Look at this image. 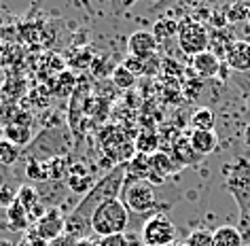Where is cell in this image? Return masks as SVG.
<instances>
[{
  "label": "cell",
  "mask_w": 250,
  "mask_h": 246,
  "mask_svg": "<svg viewBox=\"0 0 250 246\" xmlns=\"http://www.w3.org/2000/svg\"><path fill=\"white\" fill-rule=\"evenodd\" d=\"M125 185V166L112 168L108 174L93 182V187L85 193V198L72 208V212L66 217V233L77 240L87 238L91 231V217L102 204L110 200H119Z\"/></svg>",
  "instance_id": "1"
},
{
  "label": "cell",
  "mask_w": 250,
  "mask_h": 246,
  "mask_svg": "<svg viewBox=\"0 0 250 246\" xmlns=\"http://www.w3.org/2000/svg\"><path fill=\"white\" fill-rule=\"evenodd\" d=\"M70 149V134L64 128H47L42 130L34 140L23 149V155L28 159L49 161L53 157H66Z\"/></svg>",
  "instance_id": "2"
},
{
  "label": "cell",
  "mask_w": 250,
  "mask_h": 246,
  "mask_svg": "<svg viewBox=\"0 0 250 246\" xmlns=\"http://www.w3.org/2000/svg\"><path fill=\"white\" fill-rule=\"evenodd\" d=\"M127 227H129V210L125 208L121 198L102 204L91 217V231L98 238L125 233Z\"/></svg>",
  "instance_id": "3"
},
{
  "label": "cell",
  "mask_w": 250,
  "mask_h": 246,
  "mask_svg": "<svg viewBox=\"0 0 250 246\" xmlns=\"http://www.w3.org/2000/svg\"><path fill=\"white\" fill-rule=\"evenodd\" d=\"M225 189L237 204V210L244 212L250 206V161L246 157H237L233 163L223 170Z\"/></svg>",
  "instance_id": "4"
},
{
  "label": "cell",
  "mask_w": 250,
  "mask_h": 246,
  "mask_svg": "<svg viewBox=\"0 0 250 246\" xmlns=\"http://www.w3.org/2000/svg\"><path fill=\"white\" fill-rule=\"evenodd\" d=\"M121 195L125 208L134 214H142V217L151 219L155 214L153 210H157L155 189L151 180H125Z\"/></svg>",
  "instance_id": "5"
},
{
  "label": "cell",
  "mask_w": 250,
  "mask_h": 246,
  "mask_svg": "<svg viewBox=\"0 0 250 246\" xmlns=\"http://www.w3.org/2000/svg\"><path fill=\"white\" fill-rule=\"evenodd\" d=\"M178 229L164 212H155L142 225V244L145 246H170L176 240Z\"/></svg>",
  "instance_id": "6"
},
{
  "label": "cell",
  "mask_w": 250,
  "mask_h": 246,
  "mask_svg": "<svg viewBox=\"0 0 250 246\" xmlns=\"http://www.w3.org/2000/svg\"><path fill=\"white\" fill-rule=\"evenodd\" d=\"M178 45L185 53H191L193 58L204 51H208V43L210 34L206 30L204 23H199L195 20H187L183 23H178Z\"/></svg>",
  "instance_id": "7"
},
{
  "label": "cell",
  "mask_w": 250,
  "mask_h": 246,
  "mask_svg": "<svg viewBox=\"0 0 250 246\" xmlns=\"http://www.w3.org/2000/svg\"><path fill=\"white\" fill-rule=\"evenodd\" d=\"M36 238H41L42 242L51 244L60 236L66 233V217L62 214L60 208H49L42 217L36 221Z\"/></svg>",
  "instance_id": "8"
},
{
  "label": "cell",
  "mask_w": 250,
  "mask_h": 246,
  "mask_svg": "<svg viewBox=\"0 0 250 246\" xmlns=\"http://www.w3.org/2000/svg\"><path fill=\"white\" fill-rule=\"evenodd\" d=\"M127 51L132 58L136 60H148L153 58L155 51H157V41H155L153 32H146V30H138L129 36L127 41Z\"/></svg>",
  "instance_id": "9"
},
{
  "label": "cell",
  "mask_w": 250,
  "mask_h": 246,
  "mask_svg": "<svg viewBox=\"0 0 250 246\" xmlns=\"http://www.w3.org/2000/svg\"><path fill=\"white\" fill-rule=\"evenodd\" d=\"M36 187V193L41 198V204L47 208H60V204L64 201L66 193H68V187L64 185V180H45V182H39Z\"/></svg>",
  "instance_id": "10"
},
{
  "label": "cell",
  "mask_w": 250,
  "mask_h": 246,
  "mask_svg": "<svg viewBox=\"0 0 250 246\" xmlns=\"http://www.w3.org/2000/svg\"><path fill=\"white\" fill-rule=\"evenodd\" d=\"M225 64L235 72H250V41H233L225 55Z\"/></svg>",
  "instance_id": "11"
},
{
  "label": "cell",
  "mask_w": 250,
  "mask_h": 246,
  "mask_svg": "<svg viewBox=\"0 0 250 246\" xmlns=\"http://www.w3.org/2000/svg\"><path fill=\"white\" fill-rule=\"evenodd\" d=\"M193 151L199 155V157H206V155H212L218 147V138L214 132H193L191 138H189Z\"/></svg>",
  "instance_id": "12"
},
{
  "label": "cell",
  "mask_w": 250,
  "mask_h": 246,
  "mask_svg": "<svg viewBox=\"0 0 250 246\" xmlns=\"http://www.w3.org/2000/svg\"><path fill=\"white\" fill-rule=\"evenodd\" d=\"M4 138L11 140L13 144H17L20 149H26L28 144L34 140L30 125L28 123H20V121H13V123L4 125Z\"/></svg>",
  "instance_id": "13"
},
{
  "label": "cell",
  "mask_w": 250,
  "mask_h": 246,
  "mask_svg": "<svg viewBox=\"0 0 250 246\" xmlns=\"http://www.w3.org/2000/svg\"><path fill=\"white\" fill-rule=\"evenodd\" d=\"M212 242H214V246H246L240 229L233 225H221L218 229H214L212 231Z\"/></svg>",
  "instance_id": "14"
},
{
  "label": "cell",
  "mask_w": 250,
  "mask_h": 246,
  "mask_svg": "<svg viewBox=\"0 0 250 246\" xmlns=\"http://www.w3.org/2000/svg\"><path fill=\"white\" fill-rule=\"evenodd\" d=\"M193 68H195L199 77H216L218 70H221V60L214 53L204 51L193 58Z\"/></svg>",
  "instance_id": "15"
},
{
  "label": "cell",
  "mask_w": 250,
  "mask_h": 246,
  "mask_svg": "<svg viewBox=\"0 0 250 246\" xmlns=\"http://www.w3.org/2000/svg\"><path fill=\"white\" fill-rule=\"evenodd\" d=\"M233 36L227 34L225 30H214V32L210 34V43H208V51L210 53H214L218 60H225V55H227L229 51V47L233 45Z\"/></svg>",
  "instance_id": "16"
},
{
  "label": "cell",
  "mask_w": 250,
  "mask_h": 246,
  "mask_svg": "<svg viewBox=\"0 0 250 246\" xmlns=\"http://www.w3.org/2000/svg\"><path fill=\"white\" fill-rule=\"evenodd\" d=\"M174 161H178V163H187V166H195V163L202 159L195 151H193L191 147V142L187 140V138H178L176 144H174Z\"/></svg>",
  "instance_id": "17"
},
{
  "label": "cell",
  "mask_w": 250,
  "mask_h": 246,
  "mask_svg": "<svg viewBox=\"0 0 250 246\" xmlns=\"http://www.w3.org/2000/svg\"><path fill=\"white\" fill-rule=\"evenodd\" d=\"M7 221H9V227L13 231H23V229H28V225L32 219H30L26 208L15 201L11 208H7Z\"/></svg>",
  "instance_id": "18"
},
{
  "label": "cell",
  "mask_w": 250,
  "mask_h": 246,
  "mask_svg": "<svg viewBox=\"0 0 250 246\" xmlns=\"http://www.w3.org/2000/svg\"><path fill=\"white\" fill-rule=\"evenodd\" d=\"M153 36H155V41H157V45H164L172 36H178V23L170 20V17L157 20L153 26Z\"/></svg>",
  "instance_id": "19"
},
{
  "label": "cell",
  "mask_w": 250,
  "mask_h": 246,
  "mask_svg": "<svg viewBox=\"0 0 250 246\" xmlns=\"http://www.w3.org/2000/svg\"><path fill=\"white\" fill-rule=\"evenodd\" d=\"M45 163V172H47V180H64V176L70 174V161L68 157H53Z\"/></svg>",
  "instance_id": "20"
},
{
  "label": "cell",
  "mask_w": 250,
  "mask_h": 246,
  "mask_svg": "<svg viewBox=\"0 0 250 246\" xmlns=\"http://www.w3.org/2000/svg\"><path fill=\"white\" fill-rule=\"evenodd\" d=\"M214 112L210 109H197L195 112L191 115V128L193 132H214Z\"/></svg>",
  "instance_id": "21"
},
{
  "label": "cell",
  "mask_w": 250,
  "mask_h": 246,
  "mask_svg": "<svg viewBox=\"0 0 250 246\" xmlns=\"http://www.w3.org/2000/svg\"><path fill=\"white\" fill-rule=\"evenodd\" d=\"M21 155L23 151L17 144L7 140V138H0V166L11 168L13 163H17V159H21Z\"/></svg>",
  "instance_id": "22"
},
{
  "label": "cell",
  "mask_w": 250,
  "mask_h": 246,
  "mask_svg": "<svg viewBox=\"0 0 250 246\" xmlns=\"http://www.w3.org/2000/svg\"><path fill=\"white\" fill-rule=\"evenodd\" d=\"M68 187H70L74 193H85V191H89L93 185H91L89 176H85V172H77V168H74V172L68 174Z\"/></svg>",
  "instance_id": "23"
},
{
  "label": "cell",
  "mask_w": 250,
  "mask_h": 246,
  "mask_svg": "<svg viewBox=\"0 0 250 246\" xmlns=\"http://www.w3.org/2000/svg\"><path fill=\"white\" fill-rule=\"evenodd\" d=\"M187 246H214L212 242V231L204 229V227H197V229H193L189 236H187Z\"/></svg>",
  "instance_id": "24"
},
{
  "label": "cell",
  "mask_w": 250,
  "mask_h": 246,
  "mask_svg": "<svg viewBox=\"0 0 250 246\" xmlns=\"http://www.w3.org/2000/svg\"><path fill=\"white\" fill-rule=\"evenodd\" d=\"M100 246H145L142 242H134L132 236L127 233H115V236H106V238H98Z\"/></svg>",
  "instance_id": "25"
},
{
  "label": "cell",
  "mask_w": 250,
  "mask_h": 246,
  "mask_svg": "<svg viewBox=\"0 0 250 246\" xmlns=\"http://www.w3.org/2000/svg\"><path fill=\"white\" fill-rule=\"evenodd\" d=\"M26 176L30 180H34V185L47 180V172H45V163L36 161V159H28L26 163Z\"/></svg>",
  "instance_id": "26"
},
{
  "label": "cell",
  "mask_w": 250,
  "mask_h": 246,
  "mask_svg": "<svg viewBox=\"0 0 250 246\" xmlns=\"http://www.w3.org/2000/svg\"><path fill=\"white\" fill-rule=\"evenodd\" d=\"M250 17V2H237V4H231L227 9V22L235 23V22H248Z\"/></svg>",
  "instance_id": "27"
},
{
  "label": "cell",
  "mask_w": 250,
  "mask_h": 246,
  "mask_svg": "<svg viewBox=\"0 0 250 246\" xmlns=\"http://www.w3.org/2000/svg\"><path fill=\"white\" fill-rule=\"evenodd\" d=\"M112 81H115L117 87H123V89H127V87L134 85L136 74H132L125 66H121V68H117V70L112 72Z\"/></svg>",
  "instance_id": "28"
},
{
  "label": "cell",
  "mask_w": 250,
  "mask_h": 246,
  "mask_svg": "<svg viewBox=\"0 0 250 246\" xmlns=\"http://www.w3.org/2000/svg\"><path fill=\"white\" fill-rule=\"evenodd\" d=\"M17 201V189L15 185H7V187H0V208H11Z\"/></svg>",
  "instance_id": "29"
},
{
  "label": "cell",
  "mask_w": 250,
  "mask_h": 246,
  "mask_svg": "<svg viewBox=\"0 0 250 246\" xmlns=\"http://www.w3.org/2000/svg\"><path fill=\"white\" fill-rule=\"evenodd\" d=\"M237 229H240L244 244H250V206L244 212H240V223H237Z\"/></svg>",
  "instance_id": "30"
},
{
  "label": "cell",
  "mask_w": 250,
  "mask_h": 246,
  "mask_svg": "<svg viewBox=\"0 0 250 246\" xmlns=\"http://www.w3.org/2000/svg\"><path fill=\"white\" fill-rule=\"evenodd\" d=\"M79 240L77 238H72V236H68V233H64V236H60L55 242H51V246H74Z\"/></svg>",
  "instance_id": "31"
},
{
  "label": "cell",
  "mask_w": 250,
  "mask_h": 246,
  "mask_svg": "<svg viewBox=\"0 0 250 246\" xmlns=\"http://www.w3.org/2000/svg\"><path fill=\"white\" fill-rule=\"evenodd\" d=\"M11 182H13V174L9 172V168L0 166V187H7Z\"/></svg>",
  "instance_id": "32"
},
{
  "label": "cell",
  "mask_w": 250,
  "mask_h": 246,
  "mask_svg": "<svg viewBox=\"0 0 250 246\" xmlns=\"http://www.w3.org/2000/svg\"><path fill=\"white\" fill-rule=\"evenodd\" d=\"M74 246H100L98 244V240H91V238H83V240H79Z\"/></svg>",
  "instance_id": "33"
},
{
  "label": "cell",
  "mask_w": 250,
  "mask_h": 246,
  "mask_svg": "<svg viewBox=\"0 0 250 246\" xmlns=\"http://www.w3.org/2000/svg\"><path fill=\"white\" fill-rule=\"evenodd\" d=\"M244 142H246L248 147H250V123L246 125V130H244Z\"/></svg>",
  "instance_id": "34"
},
{
  "label": "cell",
  "mask_w": 250,
  "mask_h": 246,
  "mask_svg": "<svg viewBox=\"0 0 250 246\" xmlns=\"http://www.w3.org/2000/svg\"><path fill=\"white\" fill-rule=\"evenodd\" d=\"M170 246H187V244H183V242H174V244H170Z\"/></svg>",
  "instance_id": "35"
},
{
  "label": "cell",
  "mask_w": 250,
  "mask_h": 246,
  "mask_svg": "<svg viewBox=\"0 0 250 246\" xmlns=\"http://www.w3.org/2000/svg\"><path fill=\"white\" fill-rule=\"evenodd\" d=\"M248 23H250V17H248Z\"/></svg>",
  "instance_id": "36"
},
{
  "label": "cell",
  "mask_w": 250,
  "mask_h": 246,
  "mask_svg": "<svg viewBox=\"0 0 250 246\" xmlns=\"http://www.w3.org/2000/svg\"><path fill=\"white\" fill-rule=\"evenodd\" d=\"M248 246H250V244H248Z\"/></svg>",
  "instance_id": "37"
}]
</instances>
